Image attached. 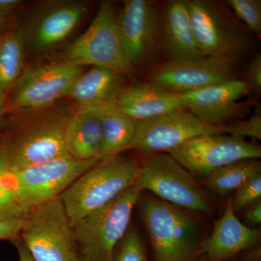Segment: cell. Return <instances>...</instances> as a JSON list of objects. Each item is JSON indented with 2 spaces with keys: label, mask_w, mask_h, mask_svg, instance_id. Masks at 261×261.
I'll return each mask as SVG.
<instances>
[{
  "label": "cell",
  "mask_w": 261,
  "mask_h": 261,
  "mask_svg": "<svg viewBox=\"0 0 261 261\" xmlns=\"http://www.w3.org/2000/svg\"><path fill=\"white\" fill-rule=\"evenodd\" d=\"M140 167L136 160L119 154L81 175L59 197L72 227L135 185Z\"/></svg>",
  "instance_id": "6da1fadb"
},
{
  "label": "cell",
  "mask_w": 261,
  "mask_h": 261,
  "mask_svg": "<svg viewBox=\"0 0 261 261\" xmlns=\"http://www.w3.org/2000/svg\"><path fill=\"white\" fill-rule=\"evenodd\" d=\"M137 205L155 261H197L200 258V226L188 211L154 196L141 195Z\"/></svg>",
  "instance_id": "7a4b0ae2"
},
{
  "label": "cell",
  "mask_w": 261,
  "mask_h": 261,
  "mask_svg": "<svg viewBox=\"0 0 261 261\" xmlns=\"http://www.w3.org/2000/svg\"><path fill=\"white\" fill-rule=\"evenodd\" d=\"M142 191L134 185L73 226L75 244L90 261H112L113 251L129 226Z\"/></svg>",
  "instance_id": "3957f363"
},
{
  "label": "cell",
  "mask_w": 261,
  "mask_h": 261,
  "mask_svg": "<svg viewBox=\"0 0 261 261\" xmlns=\"http://www.w3.org/2000/svg\"><path fill=\"white\" fill-rule=\"evenodd\" d=\"M63 62L114 70L125 77L135 75V67L123 49L112 3L105 2L88 29L63 53Z\"/></svg>",
  "instance_id": "277c9868"
},
{
  "label": "cell",
  "mask_w": 261,
  "mask_h": 261,
  "mask_svg": "<svg viewBox=\"0 0 261 261\" xmlns=\"http://www.w3.org/2000/svg\"><path fill=\"white\" fill-rule=\"evenodd\" d=\"M135 185L141 191L152 192L160 200L190 212L211 214L205 192L169 154H146Z\"/></svg>",
  "instance_id": "5b68a950"
},
{
  "label": "cell",
  "mask_w": 261,
  "mask_h": 261,
  "mask_svg": "<svg viewBox=\"0 0 261 261\" xmlns=\"http://www.w3.org/2000/svg\"><path fill=\"white\" fill-rule=\"evenodd\" d=\"M187 3L196 42L204 56L236 63L250 53V38L224 5L209 0Z\"/></svg>",
  "instance_id": "8992f818"
},
{
  "label": "cell",
  "mask_w": 261,
  "mask_h": 261,
  "mask_svg": "<svg viewBox=\"0 0 261 261\" xmlns=\"http://www.w3.org/2000/svg\"><path fill=\"white\" fill-rule=\"evenodd\" d=\"M20 239L34 261H73V229L60 197L29 211Z\"/></svg>",
  "instance_id": "52a82bcc"
},
{
  "label": "cell",
  "mask_w": 261,
  "mask_h": 261,
  "mask_svg": "<svg viewBox=\"0 0 261 261\" xmlns=\"http://www.w3.org/2000/svg\"><path fill=\"white\" fill-rule=\"evenodd\" d=\"M99 161L65 154L46 162L10 170L17 197L25 214L58 198L81 175Z\"/></svg>",
  "instance_id": "ba28073f"
},
{
  "label": "cell",
  "mask_w": 261,
  "mask_h": 261,
  "mask_svg": "<svg viewBox=\"0 0 261 261\" xmlns=\"http://www.w3.org/2000/svg\"><path fill=\"white\" fill-rule=\"evenodd\" d=\"M224 133H226L225 125L205 124L186 108H180L135 121V135L128 149H137L145 154L168 153L195 137Z\"/></svg>",
  "instance_id": "9c48e42d"
},
{
  "label": "cell",
  "mask_w": 261,
  "mask_h": 261,
  "mask_svg": "<svg viewBox=\"0 0 261 261\" xmlns=\"http://www.w3.org/2000/svg\"><path fill=\"white\" fill-rule=\"evenodd\" d=\"M168 154L194 178L203 179L230 163L240 160L260 159L261 147L243 139L221 134L195 137Z\"/></svg>",
  "instance_id": "30bf717a"
},
{
  "label": "cell",
  "mask_w": 261,
  "mask_h": 261,
  "mask_svg": "<svg viewBox=\"0 0 261 261\" xmlns=\"http://www.w3.org/2000/svg\"><path fill=\"white\" fill-rule=\"evenodd\" d=\"M83 73L82 66L63 61L23 70L8 96L10 107L25 110L48 107L67 97Z\"/></svg>",
  "instance_id": "8fae6325"
},
{
  "label": "cell",
  "mask_w": 261,
  "mask_h": 261,
  "mask_svg": "<svg viewBox=\"0 0 261 261\" xmlns=\"http://www.w3.org/2000/svg\"><path fill=\"white\" fill-rule=\"evenodd\" d=\"M250 92L246 82L240 79L179 94L185 108L201 121L211 126H224L256 107L255 99L239 102Z\"/></svg>",
  "instance_id": "7c38bea8"
},
{
  "label": "cell",
  "mask_w": 261,
  "mask_h": 261,
  "mask_svg": "<svg viewBox=\"0 0 261 261\" xmlns=\"http://www.w3.org/2000/svg\"><path fill=\"white\" fill-rule=\"evenodd\" d=\"M235 80H240L235 63L211 56L168 61L151 74V82L176 93L192 92Z\"/></svg>",
  "instance_id": "4fadbf2b"
},
{
  "label": "cell",
  "mask_w": 261,
  "mask_h": 261,
  "mask_svg": "<svg viewBox=\"0 0 261 261\" xmlns=\"http://www.w3.org/2000/svg\"><path fill=\"white\" fill-rule=\"evenodd\" d=\"M87 8L76 2L47 3L36 12L24 31L20 30L24 45L43 53L64 42L85 16Z\"/></svg>",
  "instance_id": "5bb4252c"
},
{
  "label": "cell",
  "mask_w": 261,
  "mask_h": 261,
  "mask_svg": "<svg viewBox=\"0 0 261 261\" xmlns=\"http://www.w3.org/2000/svg\"><path fill=\"white\" fill-rule=\"evenodd\" d=\"M116 24L127 58L136 67L148 58L154 47L159 29L155 5L149 0H126Z\"/></svg>",
  "instance_id": "9a60e30c"
},
{
  "label": "cell",
  "mask_w": 261,
  "mask_h": 261,
  "mask_svg": "<svg viewBox=\"0 0 261 261\" xmlns=\"http://www.w3.org/2000/svg\"><path fill=\"white\" fill-rule=\"evenodd\" d=\"M68 119L42 122L20 134L8 151L10 170L27 167L68 154L65 139Z\"/></svg>",
  "instance_id": "2e32d148"
},
{
  "label": "cell",
  "mask_w": 261,
  "mask_h": 261,
  "mask_svg": "<svg viewBox=\"0 0 261 261\" xmlns=\"http://www.w3.org/2000/svg\"><path fill=\"white\" fill-rule=\"evenodd\" d=\"M260 239V231L243 224L235 215L231 200L224 214L214 221L210 236L202 242L200 255L208 261H226L253 247Z\"/></svg>",
  "instance_id": "e0dca14e"
},
{
  "label": "cell",
  "mask_w": 261,
  "mask_h": 261,
  "mask_svg": "<svg viewBox=\"0 0 261 261\" xmlns=\"http://www.w3.org/2000/svg\"><path fill=\"white\" fill-rule=\"evenodd\" d=\"M115 108L137 121L185 108V106L179 93L150 82L123 87L117 97Z\"/></svg>",
  "instance_id": "ac0fdd59"
},
{
  "label": "cell",
  "mask_w": 261,
  "mask_h": 261,
  "mask_svg": "<svg viewBox=\"0 0 261 261\" xmlns=\"http://www.w3.org/2000/svg\"><path fill=\"white\" fill-rule=\"evenodd\" d=\"M161 20L162 45L168 61L204 57L194 35L187 1L168 2L163 8Z\"/></svg>",
  "instance_id": "d6986e66"
},
{
  "label": "cell",
  "mask_w": 261,
  "mask_h": 261,
  "mask_svg": "<svg viewBox=\"0 0 261 261\" xmlns=\"http://www.w3.org/2000/svg\"><path fill=\"white\" fill-rule=\"evenodd\" d=\"M126 77L114 70L92 67L75 81L67 97L80 108L106 110L115 107L117 97L123 88Z\"/></svg>",
  "instance_id": "ffe728a7"
},
{
  "label": "cell",
  "mask_w": 261,
  "mask_h": 261,
  "mask_svg": "<svg viewBox=\"0 0 261 261\" xmlns=\"http://www.w3.org/2000/svg\"><path fill=\"white\" fill-rule=\"evenodd\" d=\"M101 111L94 108H80L68 119L65 128V146L72 157L83 161L98 160L102 147Z\"/></svg>",
  "instance_id": "44dd1931"
},
{
  "label": "cell",
  "mask_w": 261,
  "mask_h": 261,
  "mask_svg": "<svg viewBox=\"0 0 261 261\" xmlns=\"http://www.w3.org/2000/svg\"><path fill=\"white\" fill-rule=\"evenodd\" d=\"M24 45L20 29H7L0 35V112L23 71Z\"/></svg>",
  "instance_id": "7402d4cb"
},
{
  "label": "cell",
  "mask_w": 261,
  "mask_h": 261,
  "mask_svg": "<svg viewBox=\"0 0 261 261\" xmlns=\"http://www.w3.org/2000/svg\"><path fill=\"white\" fill-rule=\"evenodd\" d=\"M102 147L97 159H110L128 149L135 132V121L115 107L101 111Z\"/></svg>",
  "instance_id": "603a6c76"
},
{
  "label": "cell",
  "mask_w": 261,
  "mask_h": 261,
  "mask_svg": "<svg viewBox=\"0 0 261 261\" xmlns=\"http://www.w3.org/2000/svg\"><path fill=\"white\" fill-rule=\"evenodd\" d=\"M260 173L259 159H244L216 170L201 181L216 195L224 197Z\"/></svg>",
  "instance_id": "cb8c5ba5"
},
{
  "label": "cell",
  "mask_w": 261,
  "mask_h": 261,
  "mask_svg": "<svg viewBox=\"0 0 261 261\" xmlns=\"http://www.w3.org/2000/svg\"><path fill=\"white\" fill-rule=\"evenodd\" d=\"M112 261H148L145 245L135 229H128L113 251Z\"/></svg>",
  "instance_id": "d4e9b609"
},
{
  "label": "cell",
  "mask_w": 261,
  "mask_h": 261,
  "mask_svg": "<svg viewBox=\"0 0 261 261\" xmlns=\"http://www.w3.org/2000/svg\"><path fill=\"white\" fill-rule=\"evenodd\" d=\"M228 5L247 29L256 34L261 33L260 0H228Z\"/></svg>",
  "instance_id": "484cf974"
},
{
  "label": "cell",
  "mask_w": 261,
  "mask_h": 261,
  "mask_svg": "<svg viewBox=\"0 0 261 261\" xmlns=\"http://www.w3.org/2000/svg\"><path fill=\"white\" fill-rule=\"evenodd\" d=\"M226 133L233 137L245 140V137H251L261 140V108L255 107L252 116L247 120H235L225 125Z\"/></svg>",
  "instance_id": "4316f807"
},
{
  "label": "cell",
  "mask_w": 261,
  "mask_h": 261,
  "mask_svg": "<svg viewBox=\"0 0 261 261\" xmlns=\"http://www.w3.org/2000/svg\"><path fill=\"white\" fill-rule=\"evenodd\" d=\"M0 212L25 217V211L19 202L10 171L0 175Z\"/></svg>",
  "instance_id": "83f0119b"
},
{
  "label": "cell",
  "mask_w": 261,
  "mask_h": 261,
  "mask_svg": "<svg viewBox=\"0 0 261 261\" xmlns=\"http://www.w3.org/2000/svg\"><path fill=\"white\" fill-rule=\"evenodd\" d=\"M261 197V173L245 182L235 190L231 199L233 211L247 207Z\"/></svg>",
  "instance_id": "f1b7e54d"
},
{
  "label": "cell",
  "mask_w": 261,
  "mask_h": 261,
  "mask_svg": "<svg viewBox=\"0 0 261 261\" xmlns=\"http://www.w3.org/2000/svg\"><path fill=\"white\" fill-rule=\"evenodd\" d=\"M24 217L0 212V240L15 241L20 238Z\"/></svg>",
  "instance_id": "f546056e"
},
{
  "label": "cell",
  "mask_w": 261,
  "mask_h": 261,
  "mask_svg": "<svg viewBox=\"0 0 261 261\" xmlns=\"http://www.w3.org/2000/svg\"><path fill=\"white\" fill-rule=\"evenodd\" d=\"M246 83L251 91L260 92L261 90V56L257 55L247 65L245 73Z\"/></svg>",
  "instance_id": "4dcf8cb0"
},
{
  "label": "cell",
  "mask_w": 261,
  "mask_h": 261,
  "mask_svg": "<svg viewBox=\"0 0 261 261\" xmlns=\"http://www.w3.org/2000/svg\"><path fill=\"white\" fill-rule=\"evenodd\" d=\"M244 218L250 225L258 226L261 223V199L247 206Z\"/></svg>",
  "instance_id": "1f68e13d"
},
{
  "label": "cell",
  "mask_w": 261,
  "mask_h": 261,
  "mask_svg": "<svg viewBox=\"0 0 261 261\" xmlns=\"http://www.w3.org/2000/svg\"><path fill=\"white\" fill-rule=\"evenodd\" d=\"M20 4V0H0V13L10 15Z\"/></svg>",
  "instance_id": "d6a6232c"
},
{
  "label": "cell",
  "mask_w": 261,
  "mask_h": 261,
  "mask_svg": "<svg viewBox=\"0 0 261 261\" xmlns=\"http://www.w3.org/2000/svg\"><path fill=\"white\" fill-rule=\"evenodd\" d=\"M226 261H261L260 249H257L238 257H233Z\"/></svg>",
  "instance_id": "836d02e7"
},
{
  "label": "cell",
  "mask_w": 261,
  "mask_h": 261,
  "mask_svg": "<svg viewBox=\"0 0 261 261\" xmlns=\"http://www.w3.org/2000/svg\"><path fill=\"white\" fill-rule=\"evenodd\" d=\"M15 245L18 249L19 260L20 261H34L29 252L28 249L24 245L23 242L20 238L15 240Z\"/></svg>",
  "instance_id": "e575fe53"
},
{
  "label": "cell",
  "mask_w": 261,
  "mask_h": 261,
  "mask_svg": "<svg viewBox=\"0 0 261 261\" xmlns=\"http://www.w3.org/2000/svg\"><path fill=\"white\" fill-rule=\"evenodd\" d=\"M10 171V161L8 152L0 149V175L5 174Z\"/></svg>",
  "instance_id": "d590c367"
},
{
  "label": "cell",
  "mask_w": 261,
  "mask_h": 261,
  "mask_svg": "<svg viewBox=\"0 0 261 261\" xmlns=\"http://www.w3.org/2000/svg\"><path fill=\"white\" fill-rule=\"evenodd\" d=\"M10 21L9 14L0 13V35L8 29V25Z\"/></svg>",
  "instance_id": "8d00e7d4"
},
{
  "label": "cell",
  "mask_w": 261,
  "mask_h": 261,
  "mask_svg": "<svg viewBox=\"0 0 261 261\" xmlns=\"http://www.w3.org/2000/svg\"><path fill=\"white\" fill-rule=\"evenodd\" d=\"M73 261H90L89 259H87V257L82 256V255H79L77 254L74 257V258L73 259Z\"/></svg>",
  "instance_id": "74e56055"
},
{
  "label": "cell",
  "mask_w": 261,
  "mask_h": 261,
  "mask_svg": "<svg viewBox=\"0 0 261 261\" xmlns=\"http://www.w3.org/2000/svg\"><path fill=\"white\" fill-rule=\"evenodd\" d=\"M197 261H207V259H206L205 256H203L201 257V258L199 259Z\"/></svg>",
  "instance_id": "f35d334b"
}]
</instances>
